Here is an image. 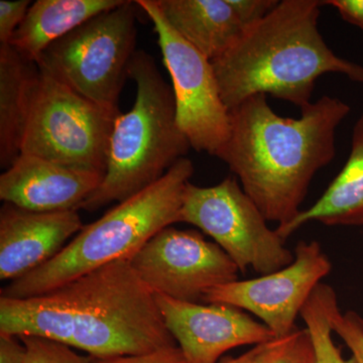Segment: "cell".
Segmentation results:
<instances>
[{"label": "cell", "mask_w": 363, "mask_h": 363, "mask_svg": "<svg viewBox=\"0 0 363 363\" xmlns=\"http://www.w3.org/2000/svg\"><path fill=\"white\" fill-rule=\"evenodd\" d=\"M0 333L52 339L93 358L145 354L177 345L156 295L128 259L37 297H0Z\"/></svg>", "instance_id": "6da1fadb"}, {"label": "cell", "mask_w": 363, "mask_h": 363, "mask_svg": "<svg viewBox=\"0 0 363 363\" xmlns=\"http://www.w3.org/2000/svg\"><path fill=\"white\" fill-rule=\"evenodd\" d=\"M350 111L325 95L290 118L277 114L267 95H255L229 111L230 133L216 157L267 220L284 225L302 211L313 178L335 157L336 130Z\"/></svg>", "instance_id": "7a4b0ae2"}, {"label": "cell", "mask_w": 363, "mask_h": 363, "mask_svg": "<svg viewBox=\"0 0 363 363\" xmlns=\"http://www.w3.org/2000/svg\"><path fill=\"white\" fill-rule=\"evenodd\" d=\"M319 0H281L248 26L221 57L212 61L229 111L255 95H272L303 108L311 104L317 79L342 74L363 83V67L337 56L318 28Z\"/></svg>", "instance_id": "3957f363"}, {"label": "cell", "mask_w": 363, "mask_h": 363, "mask_svg": "<svg viewBox=\"0 0 363 363\" xmlns=\"http://www.w3.org/2000/svg\"><path fill=\"white\" fill-rule=\"evenodd\" d=\"M193 174L192 161L182 157L154 185L83 226L56 257L11 281L0 297H37L98 267L130 259L162 229L180 222L184 190Z\"/></svg>", "instance_id": "277c9868"}, {"label": "cell", "mask_w": 363, "mask_h": 363, "mask_svg": "<svg viewBox=\"0 0 363 363\" xmlns=\"http://www.w3.org/2000/svg\"><path fill=\"white\" fill-rule=\"evenodd\" d=\"M128 77L136 84L135 104L116 116L106 173L99 188L81 205L86 211L123 202L154 185L191 149L177 121L173 89L155 59L136 51Z\"/></svg>", "instance_id": "5b68a950"}, {"label": "cell", "mask_w": 363, "mask_h": 363, "mask_svg": "<svg viewBox=\"0 0 363 363\" xmlns=\"http://www.w3.org/2000/svg\"><path fill=\"white\" fill-rule=\"evenodd\" d=\"M119 113L82 96L38 65L21 155L104 176Z\"/></svg>", "instance_id": "8992f818"}, {"label": "cell", "mask_w": 363, "mask_h": 363, "mask_svg": "<svg viewBox=\"0 0 363 363\" xmlns=\"http://www.w3.org/2000/svg\"><path fill=\"white\" fill-rule=\"evenodd\" d=\"M138 4L98 14L52 43L38 65L91 101L119 111L121 90L135 51Z\"/></svg>", "instance_id": "52a82bcc"}, {"label": "cell", "mask_w": 363, "mask_h": 363, "mask_svg": "<svg viewBox=\"0 0 363 363\" xmlns=\"http://www.w3.org/2000/svg\"><path fill=\"white\" fill-rule=\"evenodd\" d=\"M267 221L235 177H227L212 187L189 182L184 190L180 222L192 224L213 238L242 274L248 267L272 274L295 259L286 241Z\"/></svg>", "instance_id": "ba28073f"}, {"label": "cell", "mask_w": 363, "mask_h": 363, "mask_svg": "<svg viewBox=\"0 0 363 363\" xmlns=\"http://www.w3.org/2000/svg\"><path fill=\"white\" fill-rule=\"evenodd\" d=\"M136 4L154 23L171 76L181 130L191 149L216 157L230 133V112L222 100L211 60L169 26L156 0H138Z\"/></svg>", "instance_id": "9c48e42d"}, {"label": "cell", "mask_w": 363, "mask_h": 363, "mask_svg": "<svg viewBox=\"0 0 363 363\" xmlns=\"http://www.w3.org/2000/svg\"><path fill=\"white\" fill-rule=\"evenodd\" d=\"M147 288L184 302L198 303L205 293L238 279V266L217 243L194 230L167 227L130 259Z\"/></svg>", "instance_id": "30bf717a"}, {"label": "cell", "mask_w": 363, "mask_h": 363, "mask_svg": "<svg viewBox=\"0 0 363 363\" xmlns=\"http://www.w3.org/2000/svg\"><path fill=\"white\" fill-rule=\"evenodd\" d=\"M332 264L317 241H298L290 266L257 279L231 281L205 293L206 304H226L252 312L264 321L274 337L297 328L296 319Z\"/></svg>", "instance_id": "8fae6325"}, {"label": "cell", "mask_w": 363, "mask_h": 363, "mask_svg": "<svg viewBox=\"0 0 363 363\" xmlns=\"http://www.w3.org/2000/svg\"><path fill=\"white\" fill-rule=\"evenodd\" d=\"M156 300L167 328L188 363H217L233 348L276 338L266 325L233 306L202 305L164 295H156Z\"/></svg>", "instance_id": "7c38bea8"}, {"label": "cell", "mask_w": 363, "mask_h": 363, "mask_svg": "<svg viewBox=\"0 0 363 363\" xmlns=\"http://www.w3.org/2000/svg\"><path fill=\"white\" fill-rule=\"evenodd\" d=\"M83 226L78 210L35 212L4 203L0 209V279L14 281L42 267Z\"/></svg>", "instance_id": "4fadbf2b"}, {"label": "cell", "mask_w": 363, "mask_h": 363, "mask_svg": "<svg viewBox=\"0 0 363 363\" xmlns=\"http://www.w3.org/2000/svg\"><path fill=\"white\" fill-rule=\"evenodd\" d=\"M104 178L21 154L0 176V199L35 212L79 210Z\"/></svg>", "instance_id": "5bb4252c"}, {"label": "cell", "mask_w": 363, "mask_h": 363, "mask_svg": "<svg viewBox=\"0 0 363 363\" xmlns=\"http://www.w3.org/2000/svg\"><path fill=\"white\" fill-rule=\"evenodd\" d=\"M169 26L214 61L228 51L245 28L228 0H156Z\"/></svg>", "instance_id": "9a60e30c"}, {"label": "cell", "mask_w": 363, "mask_h": 363, "mask_svg": "<svg viewBox=\"0 0 363 363\" xmlns=\"http://www.w3.org/2000/svg\"><path fill=\"white\" fill-rule=\"evenodd\" d=\"M311 221L327 226H363V112L353 126L350 154L342 169L318 201L302 210L277 233L288 240Z\"/></svg>", "instance_id": "2e32d148"}, {"label": "cell", "mask_w": 363, "mask_h": 363, "mask_svg": "<svg viewBox=\"0 0 363 363\" xmlns=\"http://www.w3.org/2000/svg\"><path fill=\"white\" fill-rule=\"evenodd\" d=\"M125 0H38L13 33L9 45L37 63L43 52L98 14Z\"/></svg>", "instance_id": "e0dca14e"}, {"label": "cell", "mask_w": 363, "mask_h": 363, "mask_svg": "<svg viewBox=\"0 0 363 363\" xmlns=\"http://www.w3.org/2000/svg\"><path fill=\"white\" fill-rule=\"evenodd\" d=\"M38 65L11 45H0V166L21 156Z\"/></svg>", "instance_id": "ac0fdd59"}, {"label": "cell", "mask_w": 363, "mask_h": 363, "mask_svg": "<svg viewBox=\"0 0 363 363\" xmlns=\"http://www.w3.org/2000/svg\"><path fill=\"white\" fill-rule=\"evenodd\" d=\"M338 303L331 286L320 283L303 307L300 316L311 336L316 363H357L354 358L345 359L332 339L331 310Z\"/></svg>", "instance_id": "d6986e66"}, {"label": "cell", "mask_w": 363, "mask_h": 363, "mask_svg": "<svg viewBox=\"0 0 363 363\" xmlns=\"http://www.w3.org/2000/svg\"><path fill=\"white\" fill-rule=\"evenodd\" d=\"M250 363H316L309 331L297 327L289 335L262 344Z\"/></svg>", "instance_id": "ffe728a7"}, {"label": "cell", "mask_w": 363, "mask_h": 363, "mask_svg": "<svg viewBox=\"0 0 363 363\" xmlns=\"http://www.w3.org/2000/svg\"><path fill=\"white\" fill-rule=\"evenodd\" d=\"M18 338L26 350V363H93L91 357H82L58 341L32 335Z\"/></svg>", "instance_id": "44dd1931"}, {"label": "cell", "mask_w": 363, "mask_h": 363, "mask_svg": "<svg viewBox=\"0 0 363 363\" xmlns=\"http://www.w3.org/2000/svg\"><path fill=\"white\" fill-rule=\"evenodd\" d=\"M332 331L342 339L357 363H363V319L357 312L341 313L338 303L331 310Z\"/></svg>", "instance_id": "7402d4cb"}, {"label": "cell", "mask_w": 363, "mask_h": 363, "mask_svg": "<svg viewBox=\"0 0 363 363\" xmlns=\"http://www.w3.org/2000/svg\"><path fill=\"white\" fill-rule=\"evenodd\" d=\"M30 6L32 4L28 0L0 1V45H9L13 33L25 20Z\"/></svg>", "instance_id": "603a6c76"}, {"label": "cell", "mask_w": 363, "mask_h": 363, "mask_svg": "<svg viewBox=\"0 0 363 363\" xmlns=\"http://www.w3.org/2000/svg\"><path fill=\"white\" fill-rule=\"evenodd\" d=\"M91 358L93 363H188L180 347L177 345L169 346L145 354Z\"/></svg>", "instance_id": "cb8c5ba5"}, {"label": "cell", "mask_w": 363, "mask_h": 363, "mask_svg": "<svg viewBox=\"0 0 363 363\" xmlns=\"http://www.w3.org/2000/svg\"><path fill=\"white\" fill-rule=\"evenodd\" d=\"M245 28L262 21L278 6V0H228Z\"/></svg>", "instance_id": "d4e9b609"}, {"label": "cell", "mask_w": 363, "mask_h": 363, "mask_svg": "<svg viewBox=\"0 0 363 363\" xmlns=\"http://www.w3.org/2000/svg\"><path fill=\"white\" fill-rule=\"evenodd\" d=\"M322 4L333 6L343 21L357 26L363 33V0H327Z\"/></svg>", "instance_id": "484cf974"}, {"label": "cell", "mask_w": 363, "mask_h": 363, "mask_svg": "<svg viewBox=\"0 0 363 363\" xmlns=\"http://www.w3.org/2000/svg\"><path fill=\"white\" fill-rule=\"evenodd\" d=\"M26 350L18 336L0 333V363H26Z\"/></svg>", "instance_id": "4316f807"}, {"label": "cell", "mask_w": 363, "mask_h": 363, "mask_svg": "<svg viewBox=\"0 0 363 363\" xmlns=\"http://www.w3.org/2000/svg\"><path fill=\"white\" fill-rule=\"evenodd\" d=\"M264 344V343H262ZM262 344L255 345L252 350H248L247 352L243 353L242 355L238 357H225L222 358L218 363H250L252 362L253 358L257 357V353L259 352Z\"/></svg>", "instance_id": "83f0119b"}]
</instances>
